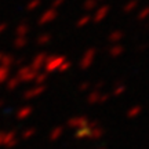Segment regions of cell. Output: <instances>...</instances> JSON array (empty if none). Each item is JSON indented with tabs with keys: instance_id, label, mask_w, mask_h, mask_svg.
Instances as JSON below:
<instances>
[{
	"instance_id": "obj_1",
	"label": "cell",
	"mask_w": 149,
	"mask_h": 149,
	"mask_svg": "<svg viewBox=\"0 0 149 149\" xmlns=\"http://www.w3.org/2000/svg\"><path fill=\"white\" fill-rule=\"evenodd\" d=\"M65 61H66V57L64 55H54V54H50L47 57H46V62H44V70H46V73H53L55 70H58V68L61 65L64 64Z\"/></svg>"
},
{
	"instance_id": "obj_2",
	"label": "cell",
	"mask_w": 149,
	"mask_h": 149,
	"mask_svg": "<svg viewBox=\"0 0 149 149\" xmlns=\"http://www.w3.org/2000/svg\"><path fill=\"white\" fill-rule=\"evenodd\" d=\"M95 55H97V48L95 47H90L88 50H86V53L83 54V57L80 59V69L81 70H87L90 68L94 59H95Z\"/></svg>"
},
{
	"instance_id": "obj_3",
	"label": "cell",
	"mask_w": 149,
	"mask_h": 149,
	"mask_svg": "<svg viewBox=\"0 0 149 149\" xmlns=\"http://www.w3.org/2000/svg\"><path fill=\"white\" fill-rule=\"evenodd\" d=\"M88 117L87 116H74V117H70L69 120L66 122V126L69 128H73V130H77V128H81V127H86L88 124Z\"/></svg>"
},
{
	"instance_id": "obj_4",
	"label": "cell",
	"mask_w": 149,
	"mask_h": 149,
	"mask_svg": "<svg viewBox=\"0 0 149 149\" xmlns=\"http://www.w3.org/2000/svg\"><path fill=\"white\" fill-rule=\"evenodd\" d=\"M57 17H58V11L54 10V8H48L43 13L40 18H39V25L43 26V25H47L50 22H53L54 19H57Z\"/></svg>"
},
{
	"instance_id": "obj_5",
	"label": "cell",
	"mask_w": 149,
	"mask_h": 149,
	"mask_svg": "<svg viewBox=\"0 0 149 149\" xmlns=\"http://www.w3.org/2000/svg\"><path fill=\"white\" fill-rule=\"evenodd\" d=\"M109 11H111V6H108V4H104L101 7H98L94 17H91V21L94 22V24H100V22H102L108 17Z\"/></svg>"
},
{
	"instance_id": "obj_6",
	"label": "cell",
	"mask_w": 149,
	"mask_h": 149,
	"mask_svg": "<svg viewBox=\"0 0 149 149\" xmlns=\"http://www.w3.org/2000/svg\"><path fill=\"white\" fill-rule=\"evenodd\" d=\"M47 90V86L46 84H40V86H36L35 88H29L28 91H25V94H24V98L25 100H33V98H36V97L42 95L44 91Z\"/></svg>"
},
{
	"instance_id": "obj_7",
	"label": "cell",
	"mask_w": 149,
	"mask_h": 149,
	"mask_svg": "<svg viewBox=\"0 0 149 149\" xmlns=\"http://www.w3.org/2000/svg\"><path fill=\"white\" fill-rule=\"evenodd\" d=\"M18 76H19L24 81H32V80H35V77L37 76V72L33 70L31 66H25V68L19 69Z\"/></svg>"
},
{
	"instance_id": "obj_8",
	"label": "cell",
	"mask_w": 149,
	"mask_h": 149,
	"mask_svg": "<svg viewBox=\"0 0 149 149\" xmlns=\"http://www.w3.org/2000/svg\"><path fill=\"white\" fill-rule=\"evenodd\" d=\"M46 57H47V54H46V53L37 54L36 57H35V59H33L32 66H31V68H32L33 70L39 72V69H42L43 66H44V62H46Z\"/></svg>"
},
{
	"instance_id": "obj_9",
	"label": "cell",
	"mask_w": 149,
	"mask_h": 149,
	"mask_svg": "<svg viewBox=\"0 0 149 149\" xmlns=\"http://www.w3.org/2000/svg\"><path fill=\"white\" fill-rule=\"evenodd\" d=\"M64 131H65V127H64V126H57V127H54L53 130H51L50 135H48V139H50L51 142L58 141V139L61 138V135L64 134Z\"/></svg>"
},
{
	"instance_id": "obj_10",
	"label": "cell",
	"mask_w": 149,
	"mask_h": 149,
	"mask_svg": "<svg viewBox=\"0 0 149 149\" xmlns=\"http://www.w3.org/2000/svg\"><path fill=\"white\" fill-rule=\"evenodd\" d=\"M123 37H124V32L123 31H115V32H112L108 36V42L112 43V44H119L122 42Z\"/></svg>"
},
{
	"instance_id": "obj_11",
	"label": "cell",
	"mask_w": 149,
	"mask_h": 149,
	"mask_svg": "<svg viewBox=\"0 0 149 149\" xmlns=\"http://www.w3.org/2000/svg\"><path fill=\"white\" fill-rule=\"evenodd\" d=\"M104 135H105V130H104L101 126H98V127H95V128H93V130H91L90 137H88V138H90L91 141H98V139L102 138Z\"/></svg>"
},
{
	"instance_id": "obj_12",
	"label": "cell",
	"mask_w": 149,
	"mask_h": 149,
	"mask_svg": "<svg viewBox=\"0 0 149 149\" xmlns=\"http://www.w3.org/2000/svg\"><path fill=\"white\" fill-rule=\"evenodd\" d=\"M100 95H101V91H100V90H93L90 94L87 95L86 102H87V104H90V105H95V104H98Z\"/></svg>"
},
{
	"instance_id": "obj_13",
	"label": "cell",
	"mask_w": 149,
	"mask_h": 149,
	"mask_svg": "<svg viewBox=\"0 0 149 149\" xmlns=\"http://www.w3.org/2000/svg\"><path fill=\"white\" fill-rule=\"evenodd\" d=\"M123 53H124V47H123L122 44H113V46L109 48V55H111L112 58H117V57H120Z\"/></svg>"
},
{
	"instance_id": "obj_14",
	"label": "cell",
	"mask_w": 149,
	"mask_h": 149,
	"mask_svg": "<svg viewBox=\"0 0 149 149\" xmlns=\"http://www.w3.org/2000/svg\"><path fill=\"white\" fill-rule=\"evenodd\" d=\"M90 133H91V130L87 127V126H86V127H81V128H77L76 133H74V138H77V139L88 138V137H90Z\"/></svg>"
},
{
	"instance_id": "obj_15",
	"label": "cell",
	"mask_w": 149,
	"mask_h": 149,
	"mask_svg": "<svg viewBox=\"0 0 149 149\" xmlns=\"http://www.w3.org/2000/svg\"><path fill=\"white\" fill-rule=\"evenodd\" d=\"M141 113H142V107L141 105H134V107H131L127 111V117L128 119H135Z\"/></svg>"
},
{
	"instance_id": "obj_16",
	"label": "cell",
	"mask_w": 149,
	"mask_h": 149,
	"mask_svg": "<svg viewBox=\"0 0 149 149\" xmlns=\"http://www.w3.org/2000/svg\"><path fill=\"white\" fill-rule=\"evenodd\" d=\"M98 8V0H84L83 10L84 11H94Z\"/></svg>"
},
{
	"instance_id": "obj_17",
	"label": "cell",
	"mask_w": 149,
	"mask_h": 149,
	"mask_svg": "<svg viewBox=\"0 0 149 149\" xmlns=\"http://www.w3.org/2000/svg\"><path fill=\"white\" fill-rule=\"evenodd\" d=\"M91 22V15L90 14H86V15H83V17H80L79 19L76 21V28H84V26H87L88 24Z\"/></svg>"
},
{
	"instance_id": "obj_18",
	"label": "cell",
	"mask_w": 149,
	"mask_h": 149,
	"mask_svg": "<svg viewBox=\"0 0 149 149\" xmlns=\"http://www.w3.org/2000/svg\"><path fill=\"white\" fill-rule=\"evenodd\" d=\"M51 40H53L51 33H42L40 36L37 37V44H39V46H46V44H48Z\"/></svg>"
},
{
	"instance_id": "obj_19",
	"label": "cell",
	"mask_w": 149,
	"mask_h": 149,
	"mask_svg": "<svg viewBox=\"0 0 149 149\" xmlns=\"http://www.w3.org/2000/svg\"><path fill=\"white\" fill-rule=\"evenodd\" d=\"M32 113H33L32 107H25V108H22V109L18 111V119H22V120H24V119H28Z\"/></svg>"
},
{
	"instance_id": "obj_20",
	"label": "cell",
	"mask_w": 149,
	"mask_h": 149,
	"mask_svg": "<svg viewBox=\"0 0 149 149\" xmlns=\"http://www.w3.org/2000/svg\"><path fill=\"white\" fill-rule=\"evenodd\" d=\"M137 6H138V0H128V3L123 7V11H124L126 14H128V13H131V11L135 10Z\"/></svg>"
},
{
	"instance_id": "obj_21",
	"label": "cell",
	"mask_w": 149,
	"mask_h": 149,
	"mask_svg": "<svg viewBox=\"0 0 149 149\" xmlns=\"http://www.w3.org/2000/svg\"><path fill=\"white\" fill-rule=\"evenodd\" d=\"M126 93V86L124 84H117L115 88H113V91H112V97H120L122 94H124Z\"/></svg>"
},
{
	"instance_id": "obj_22",
	"label": "cell",
	"mask_w": 149,
	"mask_h": 149,
	"mask_svg": "<svg viewBox=\"0 0 149 149\" xmlns=\"http://www.w3.org/2000/svg\"><path fill=\"white\" fill-rule=\"evenodd\" d=\"M148 17H149V6H145L144 8H142V10L138 13L137 19H138V21H145Z\"/></svg>"
},
{
	"instance_id": "obj_23",
	"label": "cell",
	"mask_w": 149,
	"mask_h": 149,
	"mask_svg": "<svg viewBox=\"0 0 149 149\" xmlns=\"http://www.w3.org/2000/svg\"><path fill=\"white\" fill-rule=\"evenodd\" d=\"M47 77H48V73H46V72H43V73H37V76L35 77V81H36L37 86L44 84V81L47 80Z\"/></svg>"
},
{
	"instance_id": "obj_24",
	"label": "cell",
	"mask_w": 149,
	"mask_h": 149,
	"mask_svg": "<svg viewBox=\"0 0 149 149\" xmlns=\"http://www.w3.org/2000/svg\"><path fill=\"white\" fill-rule=\"evenodd\" d=\"M29 32V26H28V24H21L19 26H18V29H17V33H18V36H25L26 33Z\"/></svg>"
},
{
	"instance_id": "obj_25",
	"label": "cell",
	"mask_w": 149,
	"mask_h": 149,
	"mask_svg": "<svg viewBox=\"0 0 149 149\" xmlns=\"http://www.w3.org/2000/svg\"><path fill=\"white\" fill-rule=\"evenodd\" d=\"M35 134H36V128H28L25 133H22L21 137H22V139H29L31 137H33Z\"/></svg>"
},
{
	"instance_id": "obj_26",
	"label": "cell",
	"mask_w": 149,
	"mask_h": 149,
	"mask_svg": "<svg viewBox=\"0 0 149 149\" xmlns=\"http://www.w3.org/2000/svg\"><path fill=\"white\" fill-rule=\"evenodd\" d=\"M40 3H42V1H40V0H31V1H29V4H28V11H33V10H36L37 7H39V6H40Z\"/></svg>"
},
{
	"instance_id": "obj_27",
	"label": "cell",
	"mask_w": 149,
	"mask_h": 149,
	"mask_svg": "<svg viewBox=\"0 0 149 149\" xmlns=\"http://www.w3.org/2000/svg\"><path fill=\"white\" fill-rule=\"evenodd\" d=\"M70 66H72V62H69V61H65L64 64L58 68V72H59V73H65L66 70L70 69Z\"/></svg>"
},
{
	"instance_id": "obj_28",
	"label": "cell",
	"mask_w": 149,
	"mask_h": 149,
	"mask_svg": "<svg viewBox=\"0 0 149 149\" xmlns=\"http://www.w3.org/2000/svg\"><path fill=\"white\" fill-rule=\"evenodd\" d=\"M111 93H105V94H101L100 95V100H98V104H105L111 100Z\"/></svg>"
},
{
	"instance_id": "obj_29",
	"label": "cell",
	"mask_w": 149,
	"mask_h": 149,
	"mask_svg": "<svg viewBox=\"0 0 149 149\" xmlns=\"http://www.w3.org/2000/svg\"><path fill=\"white\" fill-rule=\"evenodd\" d=\"M90 87H91L90 81H83V83H80V84H79V87H77V88H79L80 93H84V91H87Z\"/></svg>"
},
{
	"instance_id": "obj_30",
	"label": "cell",
	"mask_w": 149,
	"mask_h": 149,
	"mask_svg": "<svg viewBox=\"0 0 149 149\" xmlns=\"http://www.w3.org/2000/svg\"><path fill=\"white\" fill-rule=\"evenodd\" d=\"M65 3V0H53L51 1V8H54V10H58L61 6Z\"/></svg>"
},
{
	"instance_id": "obj_31",
	"label": "cell",
	"mask_w": 149,
	"mask_h": 149,
	"mask_svg": "<svg viewBox=\"0 0 149 149\" xmlns=\"http://www.w3.org/2000/svg\"><path fill=\"white\" fill-rule=\"evenodd\" d=\"M26 43H28V40L25 39V37H19V39H17V40H15V46L18 48H21V47H24Z\"/></svg>"
},
{
	"instance_id": "obj_32",
	"label": "cell",
	"mask_w": 149,
	"mask_h": 149,
	"mask_svg": "<svg viewBox=\"0 0 149 149\" xmlns=\"http://www.w3.org/2000/svg\"><path fill=\"white\" fill-rule=\"evenodd\" d=\"M18 83H19V80L18 79H13L10 81V84H8V88H11V90H14L17 86H18Z\"/></svg>"
},
{
	"instance_id": "obj_33",
	"label": "cell",
	"mask_w": 149,
	"mask_h": 149,
	"mask_svg": "<svg viewBox=\"0 0 149 149\" xmlns=\"http://www.w3.org/2000/svg\"><path fill=\"white\" fill-rule=\"evenodd\" d=\"M149 44L148 43H145V44H141L138 48H137V53H142V51H145V50H148Z\"/></svg>"
},
{
	"instance_id": "obj_34",
	"label": "cell",
	"mask_w": 149,
	"mask_h": 149,
	"mask_svg": "<svg viewBox=\"0 0 149 149\" xmlns=\"http://www.w3.org/2000/svg\"><path fill=\"white\" fill-rule=\"evenodd\" d=\"M105 87V81H100V83H97L95 87H94V90H100L101 91V88H104Z\"/></svg>"
},
{
	"instance_id": "obj_35",
	"label": "cell",
	"mask_w": 149,
	"mask_h": 149,
	"mask_svg": "<svg viewBox=\"0 0 149 149\" xmlns=\"http://www.w3.org/2000/svg\"><path fill=\"white\" fill-rule=\"evenodd\" d=\"M4 77H7V70H0V81L4 80Z\"/></svg>"
},
{
	"instance_id": "obj_36",
	"label": "cell",
	"mask_w": 149,
	"mask_h": 149,
	"mask_svg": "<svg viewBox=\"0 0 149 149\" xmlns=\"http://www.w3.org/2000/svg\"><path fill=\"white\" fill-rule=\"evenodd\" d=\"M100 149H107V148H105V146H101V148H100Z\"/></svg>"
}]
</instances>
